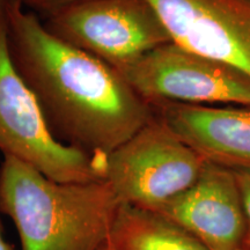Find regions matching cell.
I'll return each instance as SVG.
<instances>
[{
  "mask_svg": "<svg viewBox=\"0 0 250 250\" xmlns=\"http://www.w3.org/2000/svg\"><path fill=\"white\" fill-rule=\"evenodd\" d=\"M6 18L15 67L59 142L104 158L155 116L114 67L57 39L17 0H6Z\"/></svg>",
  "mask_w": 250,
  "mask_h": 250,
  "instance_id": "1",
  "label": "cell"
},
{
  "mask_svg": "<svg viewBox=\"0 0 250 250\" xmlns=\"http://www.w3.org/2000/svg\"><path fill=\"white\" fill-rule=\"evenodd\" d=\"M0 250H13L12 246L9 245L6 240L5 234H4V227H2V223L0 220Z\"/></svg>",
  "mask_w": 250,
  "mask_h": 250,
  "instance_id": "13",
  "label": "cell"
},
{
  "mask_svg": "<svg viewBox=\"0 0 250 250\" xmlns=\"http://www.w3.org/2000/svg\"><path fill=\"white\" fill-rule=\"evenodd\" d=\"M0 151L57 182L103 180L104 158L65 145L50 132L9 52L6 0H0Z\"/></svg>",
  "mask_w": 250,
  "mask_h": 250,
  "instance_id": "3",
  "label": "cell"
},
{
  "mask_svg": "<svg viewBox=\"0 0 250 250\" xmlns=\"http://www.w3.org/2000/svg\"><path fill=\"white\" fill-rule=\"evenodd\" d=\"M42 21L57 39L116 71L171 42L146 0H86Z\"/></svg>",
  "mask_w": 250,
  "mask_h": 250,
  "instance_id": "5",
  "label": "cell"
},
{
  "mask_svg": "<svg viewBox=\"0 0 250 250\" xmlns=\"http://www.w3.org/2000/svg\"><path fill=\"white\" fill-rule=\"evenodd\" d=\"M171 42L250 79V0H146Z\"/></svg>",
  "mask_w": 250,
  "mask_h": 250,
  "instance_id": "7",
  "label": "cell"
},
{
  "mask_svg": "<svg viewBox=\"0 0 250 250\" xmlns=\"http://www.w3.org/2000/svg\"><path fill=\"white\" fill-rule=\"evenodd\" d=\"M115 250H208L159 213L122 204L110 233Z\"/></svg>",
  "mask_w": 250,
  "mask_h": 250,
  "instance_id": "10",
  "label": "cell"
},
{
  "mask_svg": "<svg viewBox=\"0 0 250 250\" xmlns=\"http://www.w3.org/2000/svg\"><path fill=\"white\" fill-rule=\"evenodd\" d=\"M118 73L144 100L250 108V79L233 67L168 42Z\"/></svg>",
  "mask_w": 250,
  "mask_h": 250,
  "instance_id": "6",
  "label": "cell"
},
{
  "mask_svg": "<svg viewBox=\"0 0 250 250\" xmlns=\"http://www.w3.org/2000/svg\"><path fill=\"white\" fill-rule=\"evenodd\" d=\"M155 212L182 227L208 250H239L247 242L241 190L230 168L208 161L189 189Z\"/></svg>",
  "mask_w": 250,
  "mask_h": 250,
  "instance_id": "8",
  "label": "cell"
},
{
  "mask_svg": "<svg viewBox=\"0 0 250 250\" xmlns=\"http://www.w3.org/2000/svg\"><path fill=\"white\" fill-rule=\"evenodd\" d=\"M17 1L20 2L24 8H29L34 13L43 15V18H48L62 9L86 0H17Z\"/></svg>",
  "mask_w": 250,
  "mask_h": 250,
  "instance_id": "11",
  "label": "cell"
},
{
  "mask_svg": "<svg viewBox=\"0 0 250 250\" xmlns=\"http://www.w3.org/2000/svg\"><path fill=\"white\" fill-rule=\"evenodd\" d=\"M121 206L107 181L57 182L4 155L0 213L13 221L21 250H100Z\"/></svg>",
  "mask_w": 250,
  "mask_h": 250,
  "instance_id": "2",
  "label": "cell"
},
{
  "mask_svg": "<svg viewBox=\"0 0 250 250\" xmlns=\"http://www.w3.org/2000/svg\"><path fill=\"white\" fill-rule=\"evenodd\" d=\"M239 250H249L248 248H246V247H243V248H241V249H239Z\"/></svg>",
  "mask_w": 250,
  "mask_h": 250,
  "instance_id": "15",
  "label": "cell"
},
{
  "mask_svg": "<svg viewBox=\"0 0 250 250\" xmlns=\"http://www.w3.org/2000/svg\"><path fill=\"white\" fill-rule=\"evenodd\" d=\"M184 143L206 161L250 169V108L161 102L152 104Z\"/></svg>",
  "mask_w": 250,
  "mask_h": 250,
  "instance_id": "9",
  "label": "cell"
},
{
  "mask_svg": "<svg viewBox=\"0 0 250 250\" xmlns=\"http://www.w3.org/2000/svg\"><path fill=\"white\" fill-rule=\"evenodd\" d=\"M206 162L155 112L145 126L105 156L103 180L122 204L155 212L189 189Z\"/></svg>",
  "mask_w": 250,
  "mask_h": 250,
  "instance_id": "4",
  "label": "cell"
},
{
  "mask_svg": "<svg viewBox=\"0 0 250 250\" xmlns=\"http://www.w3.org/2000/svg\"><path fill=\"white\" fill-rule=\"evenodd\" d=\"M236 175L237 183L241 190L243 208L248 225V233H247V242L250 243V169H233Z\"/></svg>",
  "mask_w": 250,
  "mask_h": 250,
  "instance_id": "12",
  "label": "cell"
},
{
  "mask_svg": "<svg viewBox=\"0 0 250 250\" xmlns=\"http://www.w3.org/2000/svg\"><path fill=\"white\" fill-rule=\"evenodd\" d=\"M100 250H115L114 247H112V245H111L110 239H108V241L105 242L104 245L101 247V248H100Z\"/></svg>",
  "mask_w": 250,
  "mask_h": 250,
  "instance_id": "14",
  "label": "cell"
}]
</instances>
